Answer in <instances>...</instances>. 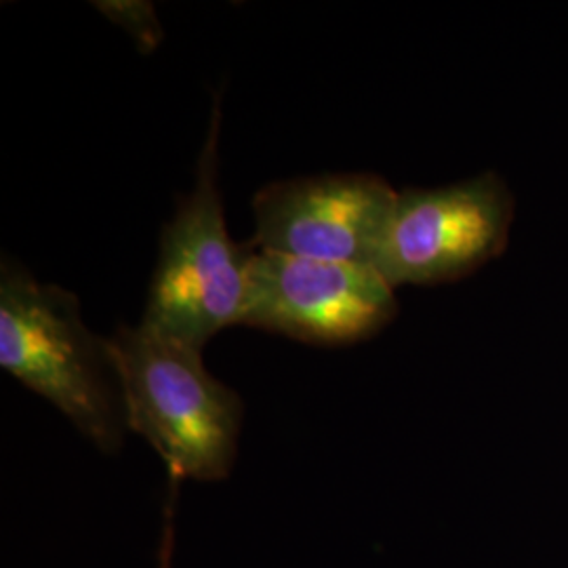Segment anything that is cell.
<instances>
[{"mask_svg":"<svg viewBox=\"0 0 568 568\" xmlns=\"http://www.w3.org/2000/svg\"><path fill=\"white\" fill-rule=\"evenodd\" d=\"M124 424L163 459L169 487L220 483L239 453L244 405L203 365V352L145 326H121L110 339Z\"/></svg>","mask_w":568,"mask_h":568,"instance_id":"6da1fadb","label":"cell"},{"mask_svg":"<svg viewBox=\"0 0 568 568\" xmlns=\"http://www.w3.org/2000/svg\"><path fill=\"white\" fill-rule=\"evenodd\" d=\"M0 366L49 400L103 453L122 445L124 408L108 339L82 323L79 297L0 265Z\"/></svg>","mask_w":568,"mask_h":568,"instance_id":"7a4b0ae2","label":"cell"},{"mask_svg":"<svg viewBox=\"0 0 568 568\" xmlns=\"http://www.w3.org/2000/svg\"><path fill=\"white\" fill-rule=\"evenodd\" d=\"M220 95L213 103L209 133L199 156L196 185L180 199L164 225L142 325L173 342L203 352L222 328L241 325L246 272L253 244L227 234L220 192Z\"/></svg>","mask_w":568,"mask_h":568,"instance_id":"3957f363","label":"cell"},{"mask_svg":"<svg viewBox=\"0 0 568 568\" xmlns=\"http://www.w3.org/2000/svg\"><path fill=\"white\" fill-rule=\"evenodd\" d=\"M514 196L497 173L398 192L375 267L394 288L466 278L508 246Z\"/></svg>","mask_w":568,"mask_h":568,"instance_id":"277c9868","label":"cell"},{"mask_svg":"<svg viewBox=\"0 0 568 568\" xmlns=\"http://www.w3.org/2000/svg\"><path fill=\"white\" fill-rule=\"evenodd\" d=\"M398 314L396 288L368 264L257 251L246 272L241 325L310 345L342 347L384 331Z\"/></svg>","mask_w":568,"mask_h":568,"instance_id":"5b68a950","label":"cell"},{"mask_svg":"<svg viewBox=\"0 0 568 568\" xmlns=\"http://www.w3.org/2000/svg\"><path fill=\"white\" fill-rule=\"evenodd\" d=\"M398 192L379 175L347 173L267 183L253 199V248L288 257L375 265Z\"/></svg>","mask_w":568,"mask_h":568,"instance_id":"8992f818","label":"cell"},{"mask_svg":"<svg viewBox=\"0 0 568 568\" xmlns=\"http://www.w3.org/2000/svg\"><path fill=\"white\" fill-rule=\"evenodd\" d=\"M93 7L110 21L126 30L142 53H152L163 42V28L156 18L154 4L142 0L93 2Z\"/></svg>","mask_w":568,"mask_h":568,"instance_id":"52a82bcc","label":"cell"},{"mask_svg":"<svg viewBox=\"0 0 568 568\" xmlns=\"http://www.w3.org/2000/svg\"><path fill=\"white\" fill-rule=\"evenodd\" d=\"M180 488H169L166 506H164V528L161 551H159V568H171V556H173V516H175V504H178Z\"/></svg>","mask_w":568,"mask_h":568,"instance_id":"ba28073f","label":"cell"}]
</instances>
